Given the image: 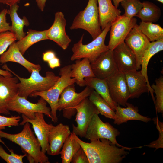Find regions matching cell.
<instances>
[{"mask_svg":"<svg viewBox=\"0 0 163 163\" xmlns=\"http://www.w3.org/2000/svg\"><path fill=\"white\" fill-rule=\"evenodd\" d=\"M73 133L74 139L87 155L89 163H121L129 154L126 150L134 148L119 147L105 139L92 140L87 142Z\"/></svg>","mask_w":163,"mask_h":163,"instance_id":"cell-1","label":"cell"},{"mask_svg":"<svg viewBox=\"0 0 163 163\" xmlns=\"http://www.w3.org/2000/svg\"><path fill=\"white\" fill-rule=\"evenodd\" d=\"M20 133L12 134L0 130V138L6 139L20 146L26 155L30 163H49L47 156L41 150L40 144L30 128V123H26Z\"/></svg>","mask_w":163,"mask_h":163,"instance_id":"cell-2","label":"cell"},{"mask_svg":"<svg viewBox=\"0 0 163 163\" xmlns=\"http://www.w3.org/2000/svg\"><path fill=\"white\" fill-rule=\"evenodd\" d=\"M2 68L13 74L18 78L19 82L18 83V95L27 99L34 92L42 91L47 90L56 83L59 76L56 75L52 71H47L45 76H42L39 70L34 69L31 73L30 77L24 78L19 76L5 64Z\"/></svg>","mask_w":163,"mask_h":163,"instance_id":"cell-3","label":"cell"},{"mask_svg":"<svg viewBox=\"0 0 163 163\" xmlns=\"http://www.w3.org/2000/svg\"><path fill=\"white\" fill-rule=\"evenodd\" d=\"M71 64L61 68L59 72L60 76L53 86L46 91L34 92L30 96L34 97L40 96L48 103L51 109V120L54 123L58 121L57 104L61 93L67 86L76 82L75 79L71 77Z\"/></svg>","mask_w":163,"mask_h":163,"instance_id":"cell-4","label":"cell"},{"mask_svg":"<svg viewBox=\"0 0 163 163\" xmlns=\"http://www.w3.org/2000/svg\"><path fill=\"white\" fill-rule=\"evenodd\" d=\"M111 24V22L109 23L99 36L86 44H84L82 43L83 34L79 40L74 44L72 48L73 54L71 57V60L73 61L87 58L91 63L108 50L107 45L105 44V41L107 35L110 30Z\"/></svg>","mask_w":163,"mask_h":163,"instance_id":"cell-5","label":"cell"},{"mask_svg":"<svg viewBox=\"0 0 163 163\" xmlns=\"http://www.w3.org/2000/svg\"><path fill=\"white\" fill-rule=\"evenodd\" d=\"M97 0H88L85 9L75 18L71 30L83 29L89 33L94 40L101 33L99 22Z\"/></svg>","mask_w":163,"mask_h":163,"instance_id":"cell-6","label":"cell"},{"mask_svg":"<svg viewBox=\"0 0 163 163\" xmlns=\"http://www.w3.org/2000/svg\"><path fill=\"white\" fill-rule=\"evenodd\" d=\"M93 90L92 88L86 86L83 91L77 93L75 92L74 84L68 86L60 95L57 104V110H62L63 117L68 119H71L76 113L74 107L88 97Z\"/></svg>","mask_w":163,"mask_h":163,"instance_id":"cell-7","label":"cell"},{"mask_svg":"<svg viewBox=\"0 0 163 163\" xmlns=\"http://www.w3.org/2000/svg\"><path fill=\"white\" fill-rule=\"evenodd\" d=\"M27 99L18 94L8 103V110L23 114L30 119H34L36 113L38 112L43 113L52 119L51 109L47 106V102L44 99L40 97L35 103H32Z\"/></svg>","mask_w":163,"mask_h":163,"instance_id":"cell-8","label":"cell"},{"mask_svg":"<svg viewBox=\"0 0 163 163\" xmlns=\"http://www.w3.org/2000/svg\"><path fill=\"white\" fill-rule=\"evenodd\" d=\"M120 133L108 122H103L98 114L93 116L88 128L85 138L90 140L105 139L119 147L124 146L119 144L117 141L116 137Z\"/></svg>","mask_w":163,"mask_h":163,"instance_id":"cell-9","label":"cell"},{"mask_svg":"<svg viewBox=\"0 0 163 163\" xmlns=\"http://www.w3.org/2000/svg\"><path fill=\"white\" fill-rule=\"evenodd\" d=\"M74 108L76 111L75 121L77 126L72 124V132L81 138H85L93 116L95 114H99V112L88 97L84 99Z\"/></svg>","mask_w":163,"mask_h":163,"instance_id":"cell-10","label":"cell"},{"mask_svg":"<svg viewBox=\"0 0 163 163\" xmlns=\"http://www.w3.org/2000/svg\"><path fill=\"white\" fill-rule=\"evenodd\" d=\"M137 19L129 18L123 15L117 17L112 21L110 27L109 50H113L118 45L124 41L131 29L137 24Z\"/></svg>","mask_w":163,"mask_h":163,"instance_id":"cell-11","label":"cell"},{"mask_svg":"<svg viewBox=\"0 0 163 163\" xmlns=\"http://www.w3.org/2000/svg\"><path fill=\"white\" fill-rule=\"evenodd\" d=\"M106 79L113 101L126 107L129 93L124 73L118 71Z\"/></svg>","mask_w":163,"mask_h":163,"instance_id":"cell-12","label":"cell"},{"mask_svg":"<svg viewBox=\"0 0 163 163\" xmlns=\"http://www.w3.org/2000/svg\"><path fill=\"white\" fill-rule=\"evenodd\" d=\"M22 117L23 120L20 125H23L27 122L32 124L34 133L40 144L42 151L45 153L47 152L49 155L50 149L48 135L53 125L46 122L44 114L42 113H36L34 119H29L23 114H22Z\"/></svg>","mask_w":163,"mask_h":163,"instance_id":"cell-13","label":"cell"},{"mask_svg":"<svg viewBox=\"0 0 163 163\" xmlns=\"http://www.w3.org/2000/svg\"><path fill=\"white\" fill-rule=\"evenodd\" d=\"M125 42L134 53L136 59V69L141 68V62L144 52L150 42L141 31L136 24L131 30L126 37Z\"/></svg>","mask_w":163,"mask_h":163,"instance_id":"cell-14","label":"cell"},{"mask_svg":"<svg viewBox=\"0 0 163 163\" xmlns=\"http://www.w3.org/2000/svg\"><path fill=\"white\" fill-rule=\"evenodd\" d=\"M66 20L63 13L58 11L55 14L54 22L47 30L48 40H52L64 50L67 48L72 40L66 32Z\"/></svg>","mask_w":163,"mask_h":163,"instance_id":"cell-15","label":"cell"},{"mask_svg":"<svg viewBox=\"0 0 163 163\" xmlns=\"http://www.w3.org/2000/svg\"><path fill=\"white\" fill-rule=\"evenodd\" d=\"M18 78L0 75V114H10L7 107L11 101L18 94Z\"/></svg>","mask_w":163,"mask_h":163,"instance_id":"cell-16","label":"cell"},{"mask_svg":"<svg viewBox=\"0 0 163 163\" xmlns=\"http://www.w3.org/2000/svg\"><path fill=\"white\" fill-rule=\"evenodd\" d=\"M112 51L114 59L119 72L125 73L136 70V56L124 41L118 45Z\"/></svg>","mask_w":163,"mask_h":163,"instance_id":"cell-17","label":"cell"},{"mask_svg":"<svg viewBox=\"0 0 163 163\" xmlns=\"http://www.w3.org/2000/svg\"><path fill=\"white\" fill-rule=\"evenodd\" d=\"M90 65L95 77L101 79L107 78L118 71L113 51L109 50L102 53Z\"/></svg>","mask_w":163,"mask_h":163,"instance_id":"cell-18","label":"cell"},{"mask_svg":"<svg viewBox=\"0 0 163 163\" xmlns=\"http://www.w3.org/2000/svg\"><path fill=\"white\" fill-rule=\"evenodd\" d=\"M71 132L68 125L60 123L53 126L48 135L50 155L54 156L59 154V152Z\"/></svg>","mask_w":163,"mask_h":163,"instance_id":"cell-19","label":"cell"},{"mask_svg":"<svg viewBox=\"0 0 163 163\" xmlns=\"http://www.w3.org/2000/svg\"><path fill=\"white\" fill-rule=\"evenodd\" d=\"M124 73L129 90V98H138L142 94L149 92L147 81L141 71L134 70Z\"/></svg>","mask_w":163,"mask_h":163,"instance_id":"cell-20","label":"cell"},{"mask_svg":"<svg viewBox=\"0 0 163 163\" xmlns=\"http://www.w3.org/2000/svg\"><path fill=\"white\" fill-rule=\"evenodd\" d=\"M9 62H16L21 65L30 73L34 69L41 70L40 65L33 63L24 57L18 48L15 41L9 46L7 51L0 55V63L3 64Z\"/></svg>","mask_w":163,"mask_h":163,"instance_id":"cell-21","label":"cell"},{"mask_svg":"<svg viewBox=\"0 0 163 163\" xmlns=\"http://www.w3.org/2000/svg\"><path fill=\"white\" fill-rule=\"evenodd\" d=\"M126 106L125 108L121 107L119 104L116 106L114 124L119 125L130 120H137L145 123L151 120L150 118L139 114L137 107L127 102Z\"/></svg>","mask_w":163,"mask_h":163,"instance_id":"cell-22","label":"cell"},{"mask_svg":"<svg viewBox=\"0 0 163 163\" xmlns=\"http://www.w3.org/2000/svg\"><path fill=\"white\" fill-rule=\"evenodd\" d=\"M100 24L102 30L110 22L121 15L120 9L112 3V0H97Z\"/></svg>","mask_w":163,"mask_h":163,"instance_id":"cell-23","label":"cell"},{"mask_svg":"<svg viewBox=\"0 0 163 163\" xmlns=\"http://www.w3.org/2000/svg\"><path fill=\"white\" fill-rule=\"evenodd\" d=\"M90 63L88 58H84L75 60V63L71 65V77L75 79V83L80 87L85 86V78L95 77Z\"/></svg>","mask_w":163,"mask_h":163,"instance_id":"cell-24","label":"cell"},{"mask_svg":"<svg viewBox=\"0 0 163 163\" xmlns=\"http://www.w3.org/2000/svg\"><path fill=\"white\" fill-rule=\"evenodd\" d=\"M163 50V38L150 42L143 54L141 62V72L147 81L149 92L153 102L155 101L154 91L150 85L147 75V66L151 58L155 54Z\"/></svg>","mask_w":163,"mask_h":163,"instance_id":"cell-25","label":"cell"},{"mask_svg":"<svg viewBox=\"0 0 163 163\" xmlns=\"http://www.w3.org/2000/svg\"><path fill=\"white\" fill-rule=\"evenodd\" d=\"M84 81L85 86H88L96 91L115 111L118 104L113 101L110 97L106 79L87 77L84 78Z\"/></svg>","mask_w":163,"mask_h":163,"instance_id":"cell-26","label":"cell"},{"mask_svg":"<svg viewBox=\"0 0 163 163\" xmlns=\"http://www.w3.org/2000/svg\"><path fill=\"white\" fill-rule=\"evenodd\" d=\"M18 8L17 4L14 5L8 10V14H9L12 22L10 31L14 35L17 40H19L26 35V33L24 31V26H29V22L26 17L24 16L22 19L19 17L17 13Z\"/></svg>","mask_w":163,"mask_h":163,"instance_id":"cell-27","label":"cell"},{"mask_svg":"<svg viewBox=\"0 0 163 163\" xmlns=\"http://www.w3.org/2000/svg\"><path fill=\"white\" fill-rule=\"evenodd\" d=\"M47 30L39 31L29 29L27 35L16 42L21 54L24 55L27 50L35 43L41 40H48L46 35Z\"/></svg>","mask_w":163,"mask_h":163,"instance_id":"cell-28","label":"cell"},{"mask_svg":"<svg viewBox=\"0 0 163 163\" xmlns=\"http://www.w3.org/2000/svg\"><path fill=\"white\" fill-rule=\"evenodd\" d=\"M143 7L136 15L141 21L154 23L160 19L161 14L159 7L154 3L149 1L142 2Z\"/></svg>","mask_w":163,"mask_h":163,"instance_id":"cell-29","label":"cell"},{"mask_svg":"<svg viewBox=\"0 0 163 163\" xmlns=\"http://www.w3.org/2000/svg\"><path fill=\"white\" fill-rule=\"evenodd\" d=\"M59 153L62 163H70L73 156L81 146L74 139L72 132L66 139Z\"/></svg>","mask_w":163,"mask_h":163,"instance_id":"cell-30","label":"cell"},{"mask_svg":"<svg viewBox=\"0 0 163 163\" xmlns=\"http://www.w3.org/2000/svg\"><path fill=\"white\" fill-rule=\"evenodd\" d=\"M88 98L95 106L100 114L107 118L114 120L115 111L111 108L107 103L94 90L90 94Z\"/></svg>","mask_w":163,"mask_h":163,"instance_id":"cell-31","label":"cell"},{"mask_svg":"<svg viewBox=\"0 0 163 163\" xmlns=\"http://www.w3.org/2000/svg\"><path fill=\"white\" fill-rule=\"evenodd\" d=\"M142 32L151 42L163 38V29L160 25L141 21L138 25Z\"/></svg>","mask_w":163,"mask_h":163,"instance_id":"cell-32","label":"cell"},{"mask_svg":"<svg viewBox=\"0 0 163 163\" xmlns=\"http://www.w3.org/2000/svg\"><path fill=\"white\" fill-rule=\"evenodd\" d=\"M155 84L151 86L156 95L155 106L158 113H163V76H161L155 80Z\"/></svg>","mask_w":163,"mask_h":163,"instance_id":"cell-33","label":"cell"},{"mask_svg":"<svg viewBox=\"0 0 163 163\" xmlns=\"http://www.w3.org/2000/svg\"><path fill=\"white\" fill-rule=\"evenodd\" d=\"M120 3L125 10L123 15L129 18L136 16L143 7L139 0H124Z\"/></svg>","mask_w":163,"mask_h":163,"instance_id":"cell-34","label":"cell"},{"mask_svg":"<svg viewBox=\"0 0 163 163\" xmlns=\"http://www.w3.org/2000/svg\"><path fill=\"white\" fill-rule=\"evenodd\" d=\"M11 154L8 153L0 145V157L7 163H23V158L26 155H19L15 154L12 149H9Z\"/></svg>","mask_w":163,"mask_h":163,"instance_id":"cell-35","label":"cell"},{"mask_svg":"<svg viewBox=\"0 0 163 163\" xmlns=\"http://www.w3.org/2000/svg\"><path fill=\"white\" fill-rule=\"evenodd\" d=\"M16 40L14 35L10 31L0 33V55L5 52L8 46Z\"/></svg>","mask_w":163,"mask_h":163,"instance_id":"cell-36","label":"cell"},{"mask_svg":"<svg viewBox=\"0 0 163 163\" xmlns=\"http://www.w3.org/2000/svg\"><path fill=\"white\" fill-rule=\"evenodd\" d=\"M156 125L157 129L159 132V137L157 140L153 141L149 144L144 145L149 148H155V150L159 148H163V123L160 121L157 117L152 119Z\"/></svg>","mask_w":163,"mask_h":163,"instance_id":"cell-37","label":"cell"},{"mask_svg":"<svg viewBox=\"0 0 163 163\" xmlns=\"http://www.w3.org/2000/svg\"><path fill=\"white\" fill-rule=\"evenodd\" d=\"M20 118L19 116L9 117L0 115V130L5 129L6 126H18Z\"/></svg>","mask_w":163,"mask_h":163,"instance_id":"cell-38","label":"cell"},{"mask_svg":"<svg viewBox=\"0 0 163 163\" xmlns=\"http://www.w3.org/2000/svg\"><path fill=\"white\" fill-rule=\"evenodd\" d=\"M8 14V10L5 8L0 12V33L10 31L11 26L7 21L6 14Z\"/></svg>","mask_w":163,"mask_h":163,"instance_id":"cell-39","label":"cell"},{"mask_svg":"<svg viewBox=\"0 0 163 163\" xmlns=\"http://www.w3.org/2000/svg\"><path fill=\"white\" fill-rule=\"evenodd\" d=\"M71 162L72 163H89L85 152L81 147L73 156Z\"/></svg>","mask_w":163,"mask_h":163,"instance_id":"cell-40","label":"cell"},{"mask_svg":"<svg viewBox=\"0 0 163 163\" xmlns=\"http://www.w3.org/2000/svg\"><path fill=\"white\" fill-rule=\"evenodd\" d=\"M47 62L50 67L53 69L55 68L60 67L61 66L59 59L56 57L49 60Z\"/></svg>","mask_w":163,"mask_h":163,"instance_id":"cell-41","label":"cell"},{"mask_svg":"<svg viewBox=\"0 0 163 163\" xmlns=\"http://www.w3.org/2000/svg\"><path fill=\"white\" fill-rule=\"evenodd\" d=\"M56 57V54L53 51L49 50L43 53L42 58L44 61L47 62Z\"/></svg>","mask_w":163,"mask_h":163,"instance_id":"cell-42","label":"cell"},{"mask_svg":"<svg viewBox=\"0 0 163 163\" xmlns=\"http://www.w3.org/2000/svg\"><path fill=\"white\" fill-rule=\"evenodd\" d=\"M21 0H0V3L6 4L10 7L20 2Z\"/></svg>","mask_w":163,"mask_h":163,"instance_id":"cell-43","label":"cell"},{"mask_svg":"<svg viewBox=\"0 0 163 163\" xmlns=\"http://www.w3.org/2000/svg\"><path fill=\"white\" fill-rule=\"evenodd\" d=\"M35 1L39 8L41 11H43L46 0H35Z\"/></svg>","mask_w":163,"mask_h":163,"instance_id":"cell-44","label":"cell"},{"mask_svg":"<svg viewBox=\"0 0 163 163\" xmlns=\"http://www.w3.org/2000/svg\"><path fill=\"white\" fill-rule=\"evenodd\" d=\"M0 75L5 76H12V73L9 71L0 69Z\"/></svg>","mask_w":163,"mask_h":163,"instance_id":"cell-45","label":"cell"},{"mask_svg":"<svg viewBox=\"0 0 163 163\" xmlns=\"http://www.w3.org/2000/svg\"><path fill=\"white\" fill-rule=\"evenodd\" d=\"M124 0H112L114 5L117 8L118 7L120 3Z\"/></svg>","mask_w":163,"mask_h":163,"instance_id":"cell-46","label":"cell"},{"mask_svg":"<svg viewBox=\"0 0 163 163\" xmlns=\"http://www.w3.org/2000/svg\"><path fill=\"white\" fill-rule=\"evenodd\" d=\"M156 0L160 2L162 4L163 3V0Z\"/></svg>","mask_w":163,"mask_h":163,"instance_id":"cell-47","label":"cell"}]
</instances>
